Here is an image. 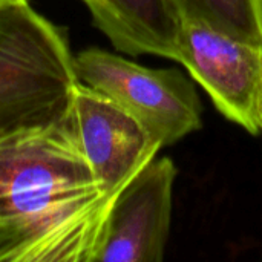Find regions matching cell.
<instances>
[{"label":"cell","mask_w":262,"mask_h":262,"mask_svg":"<svg viewBox=\"0 0 262 262\" xmlns=\"http://www.w3.org/2000/svg\"><path fill=\"white\" fill-rule=\"evenodd\" d=\"M78 80L114 100L161 146H172L203 126L193 81L177 68H147L92 46L75 55Z\"/></svg>","instance_id":"3"},{"label":"cell","mask_w":262,"mask_h":262,"mask_svg":"<svg viewBox=\"0 0 262 262\" xmlns=\"http://www.w3.org/2000/svg\"><path fill=\"white\" fill-rule=\"evenodd\" d=\"M92 21L129 55H157L178 61L183 14L175 0H81Z\"/></svg>","instance_id":"7"},{"label":"cell","mask_w":262,"mask_h":262,"mask_svg":"<svg viewBox=\"0 0 262 262\" xmlns=\"http://www.w3.org/2000/svg\"><path fill=\"white\" fill-rule=\"evenodd\" d=\"M78 81L64 31L28 0L0 2V141L63 121Z\"/></svg>","instance_id":"2"},{"label":"cell","mask_w":262,"mask_h":262,"mask_svg":"<svg viewBox=\"0 0 262 262\" xmlns=\"http://www.w3.org/2000/svg\"><path fill=\"white\" fill-rule=\"evenodd\" d=\"M177 166L150 160L118 193L94 262H161L170 235Z\"/></svg>","instance_id":"5"},{"label":"cell","mask_w":262,"mask_h":262,"mask_svg":"<svg viewBox=\"0 0 262 262\" xmlns=\"http://www.w3.org/2000/svg\"><path fill=\"white\" fill-rule=\"evenodd\" d=\"M68 121L101 189L118 196L163 147L129 112L103 92L78 81Z\"/></svg>","instance_id":"6"},{"label":"cell","mask_w":262,"mask_h":262,"mask_svg":"<svg viewBox=\"0 0 262 262\" xmlns=\"http://www.w3.org/2000/svg\"><path fill=\"white\" fill-rule=\"evenodd\" d=\"M0 2H3V0H0Z\"/></svg>","instance_id":"9"},{"label":"cell","mask_w":262,"mask_h":262,"mask_svg":"<svg viewBox=\"0 0 262 262\" xmlns=\"http://www.w3.org/2000/svg\"><path fill=\"white\" fill-rule=\"evenodd\" d=\"M115 198L68 117L0 141V262H94Z\"/></svg>","instance_id":"1"},{"label":"cell","mask_w":262,"mask_h":262,"mask_svg":"<svg viewBox=\"0 0 262 262\" xmlns=\"http://www.w3.org/2000/svg\"><path fill=\"white\" fill-rule=\"evenodd\" d=\"M184 17L262 45V0H175Z\"/></svg>","instance_id":"8"},{"label":"cell","mask_w":262,"mask_h":262,"mask_svg":"<svg viewBox=\"0 0 262 262\" xmlns=\"http://www.w3.org/2000/svg\"><path fill=\"white\" fill-rule=\"evenodd\" d=\"M178 63L215 107L252 135L262 132V45L183 15Z\"/></svg>","instance_id":"4"}]
</instances>
